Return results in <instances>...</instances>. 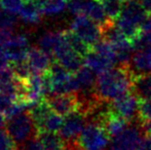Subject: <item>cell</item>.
<instances>
[{
  "label": "cell",
  "mask_w": 151,
  "mask_h": 150,
  "mask_svg": "<svg viewBox=\"0 0 151 150\" xmlns=\"http://www.w3.org/2000/svg\"><path fill=\"white\" fill-rule=\"evenodd\" d=\"M134 77L129 67L111 68L98 76L96 93L100 100L112 102L132 92Z\"/></svg>",
  "instance_id": "cell-1"
},
{
  "label": "cell",
  "mask_w": 151,
  "mask_h": 150,
  "mask_svg": "<svg viewBox=\"0 0 151 150\" xmlns=\"http://www.w3.org/2000/svg\"><path fill=\"white\" fill-rule=\"evenodd\" d=\"M148 12L139 0L125 2L119 18L115 21L121 32L133 40L140 33V26Z\"/></svg>",
  "instance_id": "cell-2"
},
{
  "label": "cell",
  "mask_w": 151,
  "mask_h": 150,
  "mask_svg": "<svg viewBox=\"0 0 151 150\" xmlns=\"http://www.w3.org/2000/svg\"><path fill=\"white\" fill-rule=\"evenodd\" d=\"M5 128L18 146L22 145L32 137L37 136L38 134V128L30 112L24 111L8 118Z\"/></svg>",
  "instance_id": "cell-3"
},
{
  "label": "cell",
  "mask_w": 151,
  "mask_h": 150,
  "mask_svg": "<svg viewBox=\"0 0 151 150\" xmlns=\"http://www.w3.org/2000/svg\"><path fill=\"white\" fill-rule=\"evenodd\" d=\"M50 83V94H66V93H76V84L74 73H71L61 66L59 63L52 62L50 68L45 72Z\"/></svg>",
  "instance_id": "cell-4"
},
{
  "label": "cell",
  "mask_w": 151,
  "mask_h": 150,
  "mask_svg": "<svg viewBox=\"0 0 151 150\" xmlns=\"http://www.w3.org/2000/svg\"><path fill=\"white\" fill-rule=\"evenodd\" d=\"M109 137L103 126L88 121L78 138L77 144L86 150H105L110 143Z\"/></svg>",
  "instance_id": "cell-5"
},
{
  "label": "cell",
  "mask_w": 151,
  "mask_h": 150,
  "mask_svg": "<svg viewBox=\"0 0 151 150\" xmlns=\"http://www.w3.org/2000/svg\"><path fill=\"white\" fill-rule=\"evenodd\" d=\"M86 120L88 115L81 110L74 111L65 117L60 130V135L66 142V150L78 145L77 140L86 126Z\"/></svg>",
  "instance_id": "cell-6"
},
{
  "label": "cell",
  "mask_w": 151,
  "mask_h": 150,
  "mask_svg": "<svg viewBox=\"0 0 151 150\" xmlns=\"http://www.w3.org/2000/svg\"><path fill=\"white\" fill-rule=\"evenodd\" d=\"M68 9L75 16H86L95 21L100 26L110 22L103 4L99 0H70Z\"/></svg>",
  "instance_id": "cell-7"
},
{
  "label": "cell",
  "mask_w": 151,
  "mask_h": 150,
  "mask_svg": "<svg viewBox=\"0 0 151 150\" xmlns=\"http://www.w3.org/2000/svg\"><path fill=\"white\" fill-rule=\"evenodd\" d=\"M70 30L78 35L91 47L103 38L101 26L86 16H76L70 24Z\"/></svg>",
  "instance_id": "cell-8"
},
{
  "label": "cell",
  "mask_w": 151,
  "mask_h": 150,
  "mask_svg": "<svg viewBox=\"0 0 151 150\" xmlns=\"http://www.w3.org/2000/svg\"><path fill=\"white\" fill-rule=\"evenodd\" d=\"M52 60L71 73H75L84 65V58L69 45L64 36V33L63 40L52 55Z\"/></svg>",
  "instance_id": "cell-9"
},
{
  "label": "cell",
  "mask_w": 151,
  "mask_h": 150,
  "mask_svg": "<svg viewBox=\"0 0 151 150\" xmlns=\"http://www.w3.org/2000/svg\"><path fill=\"white\" fill-rule=\"evenodd\" d=\"M46 97L45 100L52 110L62 116H67L74 111L79 110V101L75 93L52 94Z\"/></svg>",
  "instance_id": "cell-10"
},
{
  "label": "cell",
  "mask_w": 151,
  "mask_h": 150,
  "mask_svg": "<svg viewBox=\"0 0 151 150\" xmlns=\"http://www.w3.org/2000/svg\"><path fill=\"white\" fill-rule=\"evenodd\" d=\"M139 106V98L132 92L110 102V109L125 118L127 121H133L136 117H138Z\"/></svg>",
  "instance_id": "cell-11"
},
{
  "label": "cell",
  "mask_w": 151,
  "mask_h": 150,
  "mask_svg": "<svg viewBox=\"0 0 151 150\" xmlns=\"http://www.w3.org/2000/svg\"><path fill=\"white\" fill-rule=\"evenodd\" d=\"M142 131L136 126H127L122 133L112 138L109 150H138L143 140Z\"/></svg>",
  "instance_id": "cell-12"
},
{
  "label": "cell",
  "mask_w": 151,
  "mask_h": 150,
  "mask_svg": "<svg viewBox=\"0 0 151 150\" xmlns=\"http://www.w3.org/2000/svg\"><path fill=\"white\" fill-rule=\"evenodd\" d=\"M2 50L12 63L21 62L27 59V55L30 50L28 38L24 34L12 35L3 45Z\"/></svg>",
  "instance_id": "cell-13"
},
{
  "label": "cell",
  "mask_w": 151,
  "mask_h": 150,
  "mask_svg": "<svg viewBox=\"0 0 151 150\" xmlns=\"http://www.w3.org/2000/svg\"><path fill=\"white\" fill-rule=\"evenodd\" d=\"M26 61L30 67L32 73H35V74L45 73L46 71H48V69L50 68L52 62H54L52 58L47 52H44L40 47H35V46L30 47Z\"/></svg>",
  "instance_id": "cell-14"
},
{
  "label": "cell",
  "mask_w": 151,
  "mask_h": 150,
  "mask_svg": "<svg viewBox=\"0 0 151 150\" xmlns=\"http://www.w3.org/2000/svg\"><path fill=\"white\" fill-rule=\"evenodd\" d=\"M129 122V121H127L125 118H123L119 114L111 110L109 105V109L104 113L103 117L101 118L100 124L103 126V128L106 130L108 135L113 138V137L119 135L120 133H122L127 128Z\"/></svg>",
  "instance_id": "cell-15"
},
{
  "label": "cell",
  "mask_w": 151,
  "mask_h": 150,
  "mask_svg": "<svg viewBox=\"0 0 151 150\" xmlns=\"http://www.w3.org/2000/svg\"><path fill=\"white\" fill-rule=\"evenodd\" d=\"M134 75L147 74L151 72V52L147 47L143 50H135L129 64Z\"/></svg>",
  "instance_id": "cell-16"
},
{
  "label": "cell",
  "mask_w": 151,
  "mask_h": 150,
  "mask_svg": "<svg viewBox=\"0 0 151 150\" xmlns=\"http://www.w3.org/2000/svg\"><path fill=\"white\" fill-rule=\"evenodd\" d=\"M18 14L25 24L29 25L39 24L43 16L35 0H24V4Z\"/></svg>",
  "instance_id": "cell-17"
},
{
  "label": "cell",
  "mask_w": 151,
  "mask_h": 150,
  "mask_svg": "<svg viewBox=\"0 0 151 150\" xmlns=\"http://www.w3.org/2000/svg\"><path fill=\"white\" fill-rule=\"evenodd\" d=\"M132 93L139 98V100H145L151 98V74H141L134 77Z\"/></svg>",
  "instance_id": "cell-18"
},
{
  "label": "cell",
  "mask_w": 151,
  "mask_h": 150,
  "mask_svg": "<svg viewBox=\"0 0 151 150\" xmlns=\"http://www.w3.org/2000/svg\"><path fill=\"white\" fill-rule=\"evenodd\" d=\"M84 65L90 67L97 74H102L109 69L113 68L114 66L109 60L91 50L86 56H84Z\"/></svg>",
  "instance_id": "cell-19"
},
{
  "label": "cell",
  "mask_w": 151,
  "mask_h": 150,
  "mask_svg": "<svg viewBox=\"0 0 151 150\" xmlns=\"http://www.w3.org/2000/svg\"><path fill=\"white\" fill-rule=\"evenodd\" d=\"M63 40V31H48L39 38V47L46 52L52 58L56 48Z\"/></svg>",
  "instance_id": "cell-20"
},
{
  "label": "cell",
  "mask_w": 151,
  "mask_h": 150,
  "mask_svg": "<svg viewBox=\"0 0 151 150\" xmlns=\"http://www.w3.org/2000/svg\"><path fill=\"white\" fill-rule=\"evenodd\" d=\"M37 136L41 140L45 150H66V142L61 135L47 131H38Z\"/></svg>",
  "instance_id": "cell-21"
},
{
  "label": "cell",
  "mask_w": 151,
  "mask_h": 150,
  "mask_svg": "<svg viewBox=\"0 0 151 150\" xmlns=\"http://www.w3.org/2000/svg\"><path fill=\"white\" fill-rule=\"evenodd\" d=\"M39 5L42 14L56 16L68 7L67 0H35Z\"/></svg>",
  "instance_id": "cell-22"
},
{
  "label": "cell",
  "mask_w": 151,
  "mask_h": 150,
  "mask_svg": "<svg viewBox=\"0 0 151 150\" xmlns=\"http://www.w3.org/2000/svg\"><path fill=\"white\" fill-rule=\"evenodd\" d=\"M64 36H65L67 42L69 43V45L73 48L75 52H77L79 55H81L84 58V56L88 54L91 52V47L88 45V43L83 41L78 35H76L73 31L71 30H64Z\"/></svg>",
  "instance_id": "cell-23"
},
{
  "label": "cell",
  "mask_w": 151,
  "mask_h": 150,
  "mask_svg": "<svg viewBox=\"0 0 151 150\" xmlns=\"http://www.w3.org/2000/svg\"><path fill=\"white\" fill-rule=\"evenodd\" d=\"M52 108L50 107V105L46 102L45 99L40 101L39 103H37V104L34 105V106H32V108L30 109L29 112H30L32 118H33L34 122H35L38 130L40 128V126H41L42 122L44 121V119L47 117V115L52 112Z\"/></svg>",
  "instance_id": "cell-24"
},
{
  "label": "cell",
  "mask_w": 151,
  "mask_h": 150,
  "mask_svg": "<svg viewBox=\"0 0 151 150\" xmlns=\"http://www.w3.org/2000/svg\"><path fill=\"white\" fill-rule=\"evenodd\" d=\"M91 50L96 52L97 54L101 55L102 57L106 58L107 60H109L113 65H116V52L115 47L113 46V44L110 43L109 41L103 39L100 40L99 42H97L96 44H93L91 46Z\"/></svg>",
  "instance_id": "cell-25"
},
{
  "label": "cell",
  "mask_w": 151,
  "mask_h": 150,
  "mask_svg": "<svg viewBox=\"0 0 151 150\" xmlns=\"http://www.w3.org/2000/svg\"><path fill=\"white\" fill-rule=\"evenodd\" d=\"M64 119L62 118V115L56 113L55 111H52L47 115V117L42 122L41 126L38 131H47V132H54L57 133L61 130L63 126Z\"/></svg>",
  "instance_id": "cell-26"
},
{
  "label": "cell",
  "mask_w": 151,
  "mask_h": 150,
  "mask_svg": "<svg viewBox=\"0 0 151 150\" xmlns=\"http://www.w3.org/2000/svg\"><path fill=\"white\" fill-rule=\"evenodd\" d=\"M102 4L105 8L108 18L112 21H116L119 18L124 5L122 0H104L102 1Z\"/></svg>",
  "instance_id": "cell-27"
},
{
  "label": "cell",
  "mask_w": 151,
  "mask_h": 150,
  "mask_svg": "<svg viewBox=\"0 0 151 150\" xmlns=\"http://www.w3.org/2000/svg\"><path fill=\"white\" fill-rule=\"evenodd\" d=\"M17 102L18 98L16 96L0 90V112L3 113L6 117Z\"/></svg>",
  "instance_id": "cell-28"
},
{
  "label": "cell",
  "mask_w": 151,
  "mask_h": 150,
  "mask_svg": "<svg viewBox=\"0 0 151 150\" xmlns=\"http://www.w3.org/2000/svg\"><path fill=\"white\" fill-rule=\"evenodd\" d=\"M0 150H18V144L7 130L3 128H0Z\"/></svg>",
  "instance_id": "cell-29"
},
{
  "label": "cell",
  "mask_w": 151,
  "mask_h": 150,
  "mask_svg": "<svg viewBox=\"0 0 151 150\" xmlns=\"http://www.w3.org/2000/svg\"><path fill=\"white\" fill-rule=\"evenodd\" d=\"M24 4V0H0V7L12 14H19Z\"/></svg>",
  "instance_id": "cell-30"
},
{
  "label": "cell",
  "mask_w": 151,
  "mask_h": 150,
  "mask_svg": "<svg viewBox=\"0 0 151 150\" xmlns=\"http://www.w3.org/2000/svg\"><path fill=\"white\" fill-rule=\"evenodd\" d=\"M17 25V20L14 14H10L5 10H0V27L14 30Z\"/></svg>",
  "instance_id": "cell-31"
},
{
  "label": "cell",
  "mask_w": 151,
  "mask_h": 150,
  "mask_svg": "<svg viewBox=\"0 0 151 150\" xmlns=\"http://www.w3.org/2000/svg\"><path fill=\"white\" fill-rule=\"evenodd\" d=\"M18 150H45V148H44L39 137L35 136L23 143L22 145H19Z\"/></svg>",
  "instance_id": "cell-32"
},
{
  "label": "cell",
  "mask_w": 151,
  "mask_h": 150,
  "mask_svg": "<svg viewBox=\"0 0 151 150\" xmlns=\"http://www.w3.org/2000/svg\"><path fill=\"white\" fill-rule=\"evenodd\" d=\"M139 118L141 121L151 119V98L140 100Z\"/></svg>",
  "instance_id": "cell-33"
},
{
  "label": "cell",
  "mask_w": 151,
  "mask_h": 150,
  "mask_svg": "<svg viewBox=\"0 0 151 150\" xmlns=\"http://www.w3.org/2000/svg\"><path fill=\"white\" fill-rule=\"evenodd\" d=\"M140 32L151 35V12H148L147 16L142 22L141 26H140Z\"/></svg>",
  "instance_id": "cell-34"
},
{
  "label": "cell",
  "mask_w": 151,
  "mask_h": 150,
  "mask_svg": "<svg viewBox=\"0 0 151 150\" xmlns=\"http://www.w3.org/2000/svg\"><path fill=\"white\" fill-rule=\"evenodd\" d=\"M12 31L10 29H6V28H1L0 27V47L12 36Z\"/></svg>",
  "instance_id": "cell-35"
},
{
  "label": "cell",
  "mask_w": 151,
  "mask_h": 150,
  "mask_svg": "<svg viewBox=\"0 0 151 150\" xmlns=\"http://www.w3.org/2000/svg\"><path fill=\"white\" fill-rule=\"evenodd\" d=\"M138 150H151V135H147L142 140Z\"/></svg>",
  "instance_id": "cell-36"
},
{
  "label": "cell",
  "mask_w": 151,
  "mask_h": 150,
  "mask_svg": "<svg viewBox=\"0 0 151 150\" xmlns=\"http://www.w3.org/2000/svg\"><path fill=\"white\" fill-rule=\"evenodd\" d=\"M142 130L147 135H151V119L142 121Z\"/></svg>",
  "instance_id": "cell-37"
},
{
  "label": "cell",
  "mask_w": 151,
  "mask_h": 150,
  "mask_svg": "<svg viewBox=\"0 0 151 150\" xmlns=\"http://www.w3.org/2000/svg\"><path fill=\"white\" fill-rule=\"evenodd\" d=\"M147 12H151V0H139Z\"/></svg>",
  "instance_id": "cell-38"
},
{
  "label": "cell",
  "mask_w": 151,
  "mask_h": 150,
  "mask_svg": "<svg viewBox=\"0 0 151 150\" xmlns=\"http://www.w3.org/2000/svg\"><path fill=\"white\" fill-rule=\"evenodd\" d=\"M6 119H7L6 116L3 113L0 112V128H2L3 126H6Z\"/></svg>",
  "instance_id": "cell-39"
},
{
  "label": "cell",
  "mask_w": 151,
  "mask_h": 150,
  "mask_svg": "<svg viewBox=\"0 0 151 150\" xmlns=\"http://www.w3.org/2000/svg\"><path fill=\"white\" fill-rule=\"evenodd\" d=\"M69 150H86V149H83V148H81V147H79L77 145V146H74V147H72L71 149H69Z\"/></svg>",
  "instance_id": "cell-40"
},
{
  "label": "cell",
  "mask_w": 151,
  "mask_h": 150,
  "mask_svg": "<svg viewBox=\"0 0 151 150\" xmlns=\"http://www.w3.org/2000/svg\"><path fill=\"white\" fill-rule=\"evenodd\" d=\"M123 2H129V1H132V0H122Z\"/></svg>",
  "instance_id": "cell-41"
},
{
  "label": "cell",
  "mask_w": 151,
  "mask_h": 150,
  "mask_svg": "<svg viewBox=\"0 0 151 150\" xmlns=\"http://www.w3.org/2000/svg\"><path fill=\"white\" fill-rule=\"evenodd\" d=\"M99 1H101V2H102V1H104V0H99Z\"/></svg>",
  "instance_id": "cell-42"
}]
</instances>
